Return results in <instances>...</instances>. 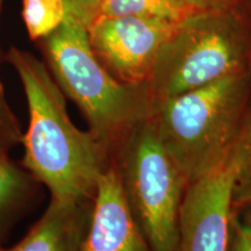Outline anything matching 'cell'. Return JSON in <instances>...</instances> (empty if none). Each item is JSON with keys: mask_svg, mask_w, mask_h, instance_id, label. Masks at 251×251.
<instances>
[{"mask_svg": "<svg viewBox=\"0 0 251 251\" xmlns=\"http://www.w3.org/2000/svg\"><path fill=\"white\" fill-rule=\"evenodd\" d=\"M5 59L17 71L27 99L29 124L24 133L23 166L61 201L93 200L97 184L113 157L90 130L71 121L65 94L46 63L12 47Z\"/></svg>", "mask_w": 251, "mask_h": 251, "instance_id": "6da1fadb", "label": "cell"}, {"mask_svg": "<svg viewBox=\"0 0 251 251\" xmlns=\"http://www.w3.org/2000/svg\"><path fill=\"white\" fill-rule=\"evenodd\" d=\"M250 102L246 72L152 103L149 120L188 185L229 162Z\"/></svg>", "mask_w": 251, "mask_h": 251, "instance_id": "7a4b0ae2", "label": "cell"}, {"mask_svg": "<svg viewBox=\"0 0 251 251\" xmlns=\"http://www.w3.org/2000/svg\"><path fill=\"white\" fill-rule=\"evenodd\" d=\"M37 42L59 89L80 109L91 133L114 156L128 135L150 118L148 84L118 80L94 54L87 27L70 15Z\"/></svg>", "mask_w": 251, "mask_h": 251, "instance_id": "3957f363", "label": "cell"}, {"mask_svg": "<svg viewBox=\"0 0 251 251\" xmlns=\"http://www.w3.org/2000/svg\"><path fill=\"white\" fill-rule=\"evenodd\" d=\"M251 72V12L246 5L185 18L157 55L152 103L220 78Z\"/></svg>", "mask_w": 251, "mask_h": 251, "instance_id": "277c9868", "label": "cell"}, {"mask_svg": "<svg viewBox=\"0 0 251 251\" xmlns=\"http://www.w3.org/2000/svg\"><path fill=\"white\" fill-rule=\"evenodd\" d=\"M113 164L133 219L152 251H176L188 186L148 119L121 143Z\"/></svg>", "mask_w": 251, "mask_h": 251, "instance_id": "5b68a950", "label": "cell"}, {"mask_svg": "<svg viewBox=\"0 0 251 251\" xmlns=\"http://www.w3.org/2000/svg\"><path fill=\"white\" fill-rule=\"evenodd\" d=\"M177 24L127 15L99 19L87 30L94 54L118 80L148 84L159 49Z\"/></svg>", "mask_w": 251, "mask_h": 251, "instance_id": "8992f818", "label": "cell"}, {"mask_svg": "<svg viewBox=\"0 0 251 251\" xmlns=\"http://www.w3.org/2000/svg\"><path fill=\"white\" fill-rule=\"evenodd\" d=\"M233 174L229 159L224 168L186 187L176 251H228Z\"/></svg>", "mask_w": 251, "mask_h": 251, "instance_id": "52a82bcc", "label": "cell"}, {"mask_svg": "<svg viewBox=\"0 0 251 251\" xmlns=\"http://www.w3.org/2000/svg\"><path fill=\"white\" fill-rule=\"evenodd\" d=\"M78 251H152L130 214L113 162L97 184L92 218Z\"/></svg>", "mask_w": 251, "mask_h": 251, "instance_id": "ba28073f", "label": "cell"}, {"mask_svg": "<svg viewBox=\"0 0 251 251\" xmlns=\"http://www.w3.org/2000/svg\"><path fill=\"white\" fill-rule=\"evenodd\" d=\"M93 200L61 201L50 199L47 211L14 246L0 251H78L89 229Z\"/></svg>", "mask_w": 251, "mask_h": 251, "instance_id": "9c48e42d", "label": "cell"}, {"mask_svg": "<svg viewBox=\"0 0 251 251\" xmlns=\"http://www.w3.org/2000/svg\"><path fill=\"white\" fill-rule=\"evenodd\" d=\"M37 181L0 150V241L35 194Z\"/></svg>", "mask_w": 251, "mask_h": 251, "instance_id": "30bf717a", "label": "cell"}, {"mask_svg": "<svg viewBox=\"0 0 251 251\" xmlns=\"http://www.w3.org/2000/svg\"><path fill=\"white\" fill-rule=\"evenodd\" d=\"M194 13L185 0H105L97 20L134 15L179 23Z\"/></svg>", "mask_w": 251, "mask_h": 251, "instance_id": "8fae6325", "label": "cell"}, {"mask_svg": "<svg viewBox=\"0 0 251 251\" xmlns=\"http://www.w3.org/2000/svg\"><path fill=\"white\" fill-rule=\"evenodd\" d=\"M230 159L234 168L231 205L251 202V102Z\"/></svg>", "mask_w": 251, "mask_h": 251, "instance_id": "7c38bea8", "label": "cell"}, {"mask_svg": "<svg viewBox=\"0 0 251 251\" xmlns=\"http://www.w3.org/2000/svg\"><path fill=\"white\" fill-rule=\"evenodd\" d=\"M23 20L33 41L57 29L68 17L64 0H23Z\"/></svg>", "mask_w": 251, "mask_h": 251, "instance_id": "4fadbf2b", "label": "cell"}, {"mask_svg": "<svg viewBox=\"0 0 251 251\" xmlns=\"http://www.w3.org/2000/svg\"><path fill=\"white\" fill-rule=\"evenodd\" d=\"M2 5L4 1L0 0V24H1ZM4 58L5 55H2L1 45H0V68ZM23 136L24 131L21 129L20 122L6 99L4 85L0 78V150L8 153V151L23 143Z\"/></svg>", "mask_w": 251, "mask_h": 251, "instance_id": "5bb4252c", "label": "cell"}, {"mask_svg": "<svg viewBox=\"0 0 251 251\" xmlns=\"http://www.w3.org/2000/svg\"><path fill=\"white\" fill-rule=\"evenodd\" d=\"M228 251H251V202L230 207Z\"/></svg>", "mask_w": 251, "mask_h": 251, "instance_id": "9a60e30c", "label": "cell"}, {"mask_svg": "<svg viewBox=\"0 0 251 251\" xmlns=\"http://www.w3.org/2000/svg\"><path fill=\"white\" fill-rule=\"evenodd\" d=\"M105 0H64L68 15L89 28L98 18Z\"/></svg>", "mask_w": 251, "mask_h": 251, "instance_id": "2e32d148", "label": "cell"}, {"mask_svg": "<svg viewBox=\"0 0 251 251\" xmlns=\"http://www.w3.org/2000/svg\"><path fill=\"white\" fill-rule=\"evenodd\" d=\"M194 12H219L246 5V0H185Z\"/></svg>", "mask_w": 251, "mask_h": 251, "instance_id": "e0dca14e", "label": "cell"}, {"mask_svg": "<svg viewBox=\"0 0 251 251\" xmlns=\"http://www.w3.org/2000/svg\"><path fill=\"white\" fill-rule=\"evenodd\" d=\"M246 6L248 7V9L251 12V0H246Z\"/></svg>", "mask_w": 251, "mask_h": 251, "instance_id": "ac0fdd59", "label": "cell"}]
</instances>
